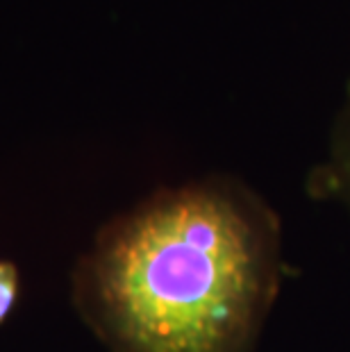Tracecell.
Returning <instances> with one entry per match:
<instances>
[{
    "label": "cell",
    "instance_id": "cell-3",
    "mask_svg": "<svg viewBox=\"0 0 350 352\" xmlns=\"http://www.w3.org/2000/svg\"><path fill=\"white\" fill-rule=\"evenodd\" d=\"M17 289H19V277L14 266L0 261V320H5L7 314L12 311L14 300H17Z\"/></svg>",
    "mask_w": 350,
    "mask_h": 352
},
{
    "label": "cell",
    "instance_id": "cell-1",
    "mask_svg": "<svg viewBox=\"0 0 350 352\" xmlns=\"http://www.w3.org/2000/svg\"><path fill=\"white\" fill-rule=\"evenodd\" d=\"M94 284L123 352H250L280 294V219L239 179L171 191L109 236Z\"/></svg>",
    "mask_w": 350,
    "mask_h": 352
},
{
    "label": "cell",
    "instance_id": "cell-2",
    "mask_svg": "<svg viewBox=\"0 0 350 352\" xmlns=\"http://www.w3.org/2000/svg\"><path fill=\"white\" fill-rule=\"evenodd\" d=\"M307 193L337 207L350 221V80L332 116L323 153L309 168Z\"/></svg>",
    "mask_w": 350,
    "mask_h": 352
}]
</instances>
